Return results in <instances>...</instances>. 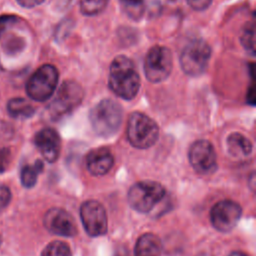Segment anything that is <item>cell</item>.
I'll return each mask as SVG.
<instances>
[{
    "mask_svg": "<svg viewBox=\"0 0 256 256\" xmlns=\"http://www.w3.org/2000/svg\"><path fill=\"white\" fill-rule=\"evenodd\" d=\"M109 87L118 97L131 100L140 87V77L133 61L124 56H116L109 70Z\"/></svg>",
    "mask_w": 256,
    "mask_h": 256,
    "instance_id": "6da1fadb",
    "label": "cell"
},
{
    "mask_svg": "<svg viewBox=\"0 0 256 256\" xmlns=\"http://www.w3.org/2000/svg\"><path fill=\"white\" fill-rule=\"evenodd\" d=\"M122 121L121 106L111 100L103 99L97 103L90 112V122L96 134L102 137L114 135Z\"/></svg>",
    "mask_w": 256,
    "mask_h": 256,
    "instance_id": "7a4b0ae2",
    "label": "cell"
},
{
    "mask_svg": "<svg viewBox=\"0 0 256 256\" xmlns=\"http://www.w3.org/2000/svg\"><path fill=\"white\" fill-rule=\"evenodd\" d=\"M159 137L156 122L141 112H133L127 123V138L130 144L138 149H146L154 145Z\"/></svg>",
    "mask_w": 256,
    "mask_h": 256,
    "instance_id": "3957f363",
    "label": "cell"
},
{
    "mask_svg": "<svg viewBox=\"0 0 256 256\" xmlns=\"http://www.w3.org/2000/svg\"><path fill=\"white\" fill-rule=\"evenodd\" d=\"M164 187L154 181L135 183L128 191L129 205L136 211L146 213L151 211L165 196Z\"/></svg>",
    "mask_w": 256,
    "mask_h": 256,
    "instance_id": "277c9868",
    "label": "cell"
},
{
    "mask_svg": "<svg viewBox=\"0 0 256 256\" xmlns=\"http://www.w3.org/2000/svg\"><path fill=\"white\" fill-rule=\"evenodd\" d=\"M210 56L209 45L202 39H193L185 45L181 52V68L189 76H199L206 70Z\"/></svg>",
    "mask_w": 256,
    "mask_h": 256,
    "instance_id": "5b68a950",
    "label": "cell"
},
{
    "mask_svg": "<svg viewBox=\"0 0 256 256\" xmlns=\"http://www.w3.org/2000/svg\"><path fill=\"white\" fill-rule=\"evenodd\" d=\"M58 83V71L50 64L39 67L26 84L28 96L35 101H45L54 93Z\"/></svg>",
    "mask_w": 256,
    "mask_h": 256,
    "instance_id": "8992f818",
    "label": "cell"
},
{
    "mask_svg": "<svg viewBox=\"0 0 256 256\" xmlns=\"http://www.w3.org/2000/svg\"><path fill=\"white\" fill-rule=\"evenodd\" d=\"M172 67L173 57L168 48L156 45L148 51L144 61V72L150 82L164 81L170 75Z\"/></svg>",
    "mask_w": 256,
    "mask_h": 256,
    "instance_id": "52a82bcc",
    "label": "cell"
},
{
    "mask_svg": "<svg viewBox=\"0 0 256 256\" xmlns=\"http://www.w3.org/2000/svg\"><path fill=\"white\" fill-rule=\"evenodd\" d=\"M83 95V90L78 83L64 82L49 105L50 116L57 119L71 113L82 102Z\"/></svg>",
    "mask_w": 256,
    "mask_h": 256,
    "instance_id": "ba28073f",
    "label": "cell"
},
{
    "mask_svg": "<svg viewBox=\"0 0 256 256\" xmlns=\"http://www.w3.org/2000/svg\"><path fill=\"white\" fill-rule=\"evenodd\" d=\"M80 217L87 234L92 237L107 232V216L104 207L95 200H88L80 207Z\"/></svg>",
    "mask_w": 256,
    "mask_h": 256,
    "instance_id": "9c48e42d",
    "label": "cell"
},
{
    "mask_svg": "<svg viewBox=\"0 0 256 256\" xmlns=\"http://www.w3.org/2000/svg\"><path fill=\"white\" fill-rule=\"evenodd\" d=\"M189 161L193 169L201 175H210L217 169L214 147L207 140H197L191 145Z\"/></svg>",
    "mask_w": 256,
    "mask_h": 256,
    "instance_id": "30bf717a",
    "label": "cell"
},
{
    "mask_svg": "<svg viewBox=\"0 0 256 256\" xmlns=\"http://www.w3.org/2000/svg\"><path fill=\"white\" fill-rule=\"evenodd\" d=\"M242 209L237 202L232 200H222L217 202L211 209L210 218L213 226L221 231L232 230L240 220Z\"/></svg>",
    "mask_w": 256,
    "mask_h": 256,
    "instance_id": "8fae6325",
    "label": "cell"
},
{
    "mask_svg": "<svg viewBox=\"0 0 256 256\" xmlns=\"http://www.w3.org/2000/svg\"><path fill=\"white\" fill-rule=\"evenodd\" d=\"M44 226L53 234L72 237L77 234V225L74 218L61 208H51L44 216Z\"/></svg>",
    "mask_w": 256,
    "mask_h": 256,
    "instance_id": "7c38bea8",
    "label": "cell"
},
{
    "mask_svg": "<svg viewBox=\"0 0 256 256\" xmlns=\"http://www.w3.org/2000/svg\"><path fill=\"white\" fill-rule=\"evenodd\" d=\"M34 142L46 161L52 163L58 159L61 149V140L56 130L53 128L41 129L35 135Z\"/></svg>",
    "mask_w": 256,
    "mask_h": 256,
    "instance_id": "4fadbf2b",
    "label": "cell"
},
{
    "mask_svg": "<svg viewBox=\"0 0 256 256\" xmlns=\"http://www.w3.org/2000/svg\"><path fill=\"white\" fill-rule=\"evenodd\" d=\"M114 158L108 148L100 147L91 150L86 157L88 171L96 176L106 174L113 166Z\"/></svg>",
    "mask_w": 256,
    "mask_h": 256,
    "instance_id": "5bb4252c",
    "label": "cell"
},
{
    "mask_svg": "<svg viewBox=\"0 0 256 256\" xmlns=\"http://www.w3.org/2000/svg\"><path fill=\"white\" fill-rule=\"evenodd\" d=\"M162 244L160 239L152 233H146L140 236L135 244V256H160Z\"/></svg>",
    "mask_w": 256,
    "mask_h": 256,
    "instance_id": "9a60e30c",
    "label": "cell"
},
{
    "mask_svg": "<svg viewBox=\"0 0 256 256\" xmlns=\"http://www.w3.org/2000/svg\"><path fill=\"white\" fill-rule=\"evenodd\" d=\"M228 151L235 157H247L252 152V143L240 133H232L227 138Z\"/></svg>",
    "mask_w": 256,
    "mask_h": 256,
    "instance_id": "2e32d148",
    "label": "cell"
},
{
    "mask_svg": "<svg viewBox=\"0 0 256 256\" xmlns=\"http://www.w3.org/2000/svg\"><path fill=\"white\" fill-rule=\"evenodd\" d=\"M7 110L9 114L17 119L30 118L34 112V107L23 98H13L8 102Z\"/></svg>",
    "mask_w": 256,
    "mask_h": 256,
    "instance_id": "e0dca14e",
    "label": "cell"
},
{
    "mask_svg": "<svg viewBox=\"0 0 256 256\" xmlns=\"http://www.w3.org/2000/svg\"><path fill=\"white\" fill-rule=\"evenodd\" d=\"M42 170H43V163L40 160H37L32 165H25L22 168L21 174H20L22 185L26 188L33 187L36 184L38 175Z\"/></svg>",
    "mask_w": 256,
    "mask_h": 256,
    "instance_id": "ac0fdd59",
    "label": "cell"
},
{
    "mask_svg": "<svg viewBox=\"0 0 256 256\" xmlns=\"http://www.w3.org/2000/svg\"><path fill=\"white\" fill-rule=\"evenodd\" d=\"M107 3L108 0H80V10L84 15L94 16L101 13Z\"/></svg>",
    "mask_w": 256,
    "mask_h": 256,
    "instance_id": "d6986e66",
    "label": "cell"
},
{
    "mask_svg": "<svg viewBox=\"0 0 256 256\" xmlns=\"http://www.w3.org/2000/svg\"><path fill=\"white\" fill-rule=\"evenodd\" d=\"M41 256H72L70 247L62 241L49 243L42 251Z\"/></svg>",
    "mask_w": 256,
    "mask_h": 256,
    "instance_id": "ffe728a7",
    "label": "cell"
},
{
    "mask_svg": "<svg viewBox=\"0 0 256 256\" xmlns=\"http://www.w3.org/2000/svg\"><path fill=\"white\" fill-rule=\"evenodd\" d=\"M241 43L249 53L254 54V52H255L254 22H252L250 25H248V28H245V30L243 31L242 36H241Z\"/></svg>",
    "mask_w": 256,
    "mask_h": 256,
    "instance_id": "44dd1931",
    "label": "cell"
},
{
    "mask_svg": "<svg viewBox=\"0 0 256 256\" xmlns=\"http://www.w3.org/2000/svg\"><path fill=\"white\" fill-rule=\"evenodd\" d=\"M129 15L135 19L142 14V6L144 0H120Z\"/></svg>",
    "mask_w": 256,
    "mask_h": 256,
    "instance_id": "7402d4cb",
    "label": "cell"
},
{
    "mask_svg": "<svg viewBox=\"0 0 256 256\" xmlns=\"http://www.w3.org/2000/svg\"><path fill=\"white\" fill-rule=\"evenodd\" d=\"M11 200V191L6 186H0V211L6 208Z\"/></svg>",
    "mask_w": 256,
    "mask_h": 256,
    "instance_id": "603a6c76",
    "label": "cell"
},
{
    "mask_svg": "<svg viewBox=\"0 0 256 256\" xmlns=\"http://www.w3.org/2000/svg\"><path fill=\"white\" fill-rule=\"evenodd\" d=\"M11 153L8 148H1L0 149V173L4 172L10 162Z\"/></svg>",
    "mask_w": 256,
    "mask_h": 256,
    "instance_id": "cb8c5ba5",
    "label": "cell"
},
{
    "mask_svg": "<svg viewBox=\"0 0 256 256\" xmlns=\"http://www.w3.org/2000/svg\"><path fill=\"white\" fill-rule=\"evenodd\" d=\"M211 2L212 0H187L189 6L196 11H202L207 9L210 6Z\"/></svg>",
    "mask_w": 256,
    "mask_h": 256,
    "instance_id": "d4e9b609",
    "label": "cell"
},
{
    "mask_svg": "<svg viewBox=\"0 0 256 256\" xmlns=\"http://www.w3.org/2000/svg\"><path fill=\"white\" fill-rule=\"evenodd\" d=\"M18 2L19 5H21L22 7L25 8H32L35 6L40 5L41 3H43L45 0H16Z\"/></svg>",
    "mask_w": 256,
    "mask_h": 256,
    "instance_id": "484cf974",
    "label": "cell"
},
{
    "mask_svg": "<svg viewBox=\"0 0 256 256\" xmlns=\"http://www.w3.org/2000/svg\"><path fill=\"white\" fill-rule=\"evenodd\" d=\"M229 256H247L246 254L242 253V252H239V251H236V252H233L231 253Z\"/></svg>",
    "mask_w": 256,
    "mask_h": 256,
    "instance_id": "4316f807",
    "label": "cell"
},
{
    "mask_svg": "<svg viewBox=\"0 0 256 256\" xmlns=\"http://www.w3.org/2000/svg\"><path fill=\"white\" fill-rule=\"evenodd\" d=\"M197 256H211V255L206 254V253H201V254H199V255H197Z\"/></svg>",
    "mask_w": 256,
    "mask_h": 256,
    "instance_id": "83f0119b",
    "label": "cell"
}]
</instances>
